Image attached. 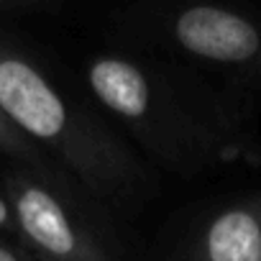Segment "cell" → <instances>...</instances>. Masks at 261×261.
Listing matches in <instances>:
<instances>
[{
  "label": "cell",
  "mask_w": 261,
  "mask_h": 261,
  "mask_svg": "<svg viewBox=\"0 0 261 261\" xmlns=\"http://www.w3.org/2000/svg\"><path fill=\"white\" fill-rule=\"evenodd\" d=\"M85 90L97 113L167 172L261 167L258 108L177 64L128 46L105 49L87 57Z\"/></svg>",
  "instance_id": "6da1fadb"
},
{
  "label": "cell",
  "mask_w": 261,
  "mask_h": 261,
  "mask_svg": "<svg viewBox=\"0 0 261 261\" xmlns=\"http://www.w3.org/2000/svg\"><path fill=\"white\" fill-rule=\"evenodd\" d=\"M0 113L100 205L149 195L154 174L87 102L69 95L44 62L0 23Z\"/></svg>",
  "instance_id": "7a4b0ae2"
},
{
  "label": "cell",
  "mask_w": 261,
  "mask_h": 261,
  "mask_svg": "<svg viewBox=\"0 0 261 261\" xmlns=\"http://www.w3.org/2000/svg\"><path fill=\"white\" fill-rule=\"evenodd\" d=\"M123 46L177 64L228 95L261 102V6L134 3L110 13Z\"/></svg>",
  "instance_id": "3957f363"
},
{
  "label": "cell",
  "mask_w": 261,
  "mask_h": 261,
  "mask_svg": "<svg viewBox=\"0 0 261 261\" xmlns=\"http://www.w3.org/2000/svg\"><path fill=\"white\" fill-rule=\"evenodd\" d=\"M0 187L21 246L39 261H125L102 205L62 167L8 164Z\"/></svg>",
  "instance_id": "277c9868"
},
{
  "label": "cell",
  "mask_w": 261,
  "mask_h": 261,
  "mask_svg": "<svg viewBox=\"0 0 261 261\" xmlns=\"http://www.w3.org/2000/svg\"><path fill=\"white\" fill-rule=\"evenodd\" d=\"M172 261H261V192L207 207L182 236Z\"/></svg>",
  "instance_id": "5b68a950"
},
{
  "label": "cell",
  "mask_w": 261,
  "mask_h": 261,
  "mask_svg": "<svg viewBox=\"0 0 261 261\" xmlns=\"http://www.w3.org/2000/svg\"><path fill=\"white\" fill-rule=\"evenodd\" d=\"M0 156H6L8 164H29V167H59L54 164L39 146H34L23 134L11 125V120L0 113Z\"/></svg>",
  "instance_id": "8992f818"
},
{
  "label": "cell",
  "mask_w": 261,
  "mask_h": 261,
  "mask_svg": "<svg viewBox=\"0 0 261 261\" xmlns=\"http://www.w3.org/2000/svg\"><path fill=\"white\" fill-rule=\"evenodd\" d=\"M67 6L57 0H0V23L18 21L26 16H64Z\"/></svg>",
  "instance_id": "52a82bcc"
},
{
  "label": "cell",
  "mask_w": 261,
  "mask_h": 261,
  "mask_svg": "<svg viewBox=\"0 0 261 261\" xmlns=\"http://www.w3.org/2000/svg\"><path fill=\"white\" fill-rule=\"evenodd\" d=\"M0 238H8V241H18V230H16V220H13V210L8 202V195L0 187Z\"/></svg>",
  "instance_id": "ba28073f"
},
{
  "label": "cell",
  "mask_w": 261,
  "mask_h": 261,
  "mask_svg": "<svg viewBox=\"0 0 261 261\" xmlns=\"http://www.w3.org/2000/svg\"><path fill=\"white\" fill-rule=\"evenodd\" d=\"M0 261H39L34 253H29L21 243L0 238Z\"/></svg>",
  "instance_id": "9c48e42d"
}]
</instances>
